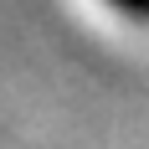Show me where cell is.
I'll list each match as a JSON object with an SVG mask.
<instances>
[{
  "label": "cell",
  "instance_id": "obj_1",
  "mask_svg": "<svg viewBox=\"0 0 149 149\" xmlns=\"http://www.w3.org/2000/svg\"><path fill=\"white\" fill-rule=\"evenodd\" d=\"M108 5H118V10L134 15V21H149V0H108Z\"/></svg>",
  "mask_w": 149,
  "mask_h": 149
}]
</instances>
